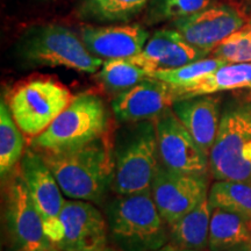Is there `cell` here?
<instances>
[{
	"mask_svg": "<svg viewBox=\"0 0 251 251\" xmlns=\"http://www.w3.org/2000/svg\"><path fill=\"white\" fill-rule=\"evenodd\" d=\"M39 152L70 199L99 202L112 186V150L105 136L75 149Z\"/></svg>",
	"mask_w": 251,
	"mask_h": 251,
	"instance_id": "6da1fadb",
	"label": "cell"
},
{
	"mask_svg": "<svg viewBox=\"0 0 251 251\" xmlns=\"http://www.w3.org/2000/svg\"><path fill=\"white\" fill-rule=\"evenodd\" d=\"M112 187L120 196L151 191L159 164L155 120L130 122L115 137Z\"/></svg>",
	"mask_w": 251,
	"mask_h": 251,
	"instance_id": "7a4b0ae2",
	"label": "cell"
},
{
	"mask_svg": "<svg viewBox=\"0 0 251 251\" xmlns=\"http://www.w3.org/2000/svg\"><path fill=\"white\" fill-rule=\"evenodd\" d=\"M15 54L27 68H67L94 74L103 61L91 54L79 36L61 25H42L25 31L15 46Z\"/></svg>",
	"mask_w": 251,
	"mask_h": 251,
	"instance_id": "3957f363",
	"label": "cell"
},
{
	"mask_svg": "<svg viewBox=\"0 0 251 251\" xmlns=\"http://www.w3.org/2000/svg\"><path fill=\"white\" fill-rule=\"evenodd\" d=\"M106 213L109 233L121 251H156L166 244L169 229L151 191L121 196L109 203Z\"/></svg>",
	"mask_w": 251,
	"mask_h": 251,
	"instance_id": "277c9868",
	"label": "cell"
},
{
	"mask_svg": "<svg viewBox=\"0 0 251 251\" xmlns=\"http://www.w3.org/2000/svg\"><path fill=\"white\" fill-rule=\"evenodd\" d=\"M209 169L216 180L251 183V100L231 102L224 109Z\"/></svg>",
	"mask_w": 251,
	"mask_h": 251,
	"instance_id": "5b68a950",
	"label": "cell"
},
{
	"mask_svg": "<svg viewBox=\"0 0 251 251\" xmlns=\"http://www.w3.org/2000/svg\"><path fill=\"white\" fill-rule=\"evenodd\" d=\"M108 126V114L102 100L96 94L75 97L47 129L34 137L37 151H63L85 146L102 137Z\"/></svg>",
	"mask_w": 251,
	"mask_h": 251,
	"instance_id": "8992f818",
	"label": "cell"
},
{
	"mask_svg": "<svg viewBox=\"0 0 251 251\" xmlns=\"http://www.w3.org/2000/svg\"><path fill=\"white\" fill-rule=\"evenodd\" d=\"M70 91L49 78L33 79L12 92L8 100L15 122L24 134L36 137L68 107Z\"/></svg>",
	"mask_w": 251,
	"mask_h": 251,
	"instance_id": "52a82bcc",
	"label": "cell"
},
{
	"mask_svg": "<svg viewBox=\"0 0 251 251\" xmlns=\"http://www.w3.org/2000/svg\"><path fill=\"white\" fill-rule=\"evenodd\" d=\"M5 221L9 241L17 251H50L43 221L36 211L23 172L12 175L5 197Z\"/></svg>",
	"mask_w": 251,
	"mask_h": 251,
	"instance_id": "ba28073f",
	"label": "cell"
},
{
	"mask_svg": "<svg viewBox=\"0 0 251 251\" xmlns=\"http://www.w3.org/2000/svg\"><path fill=\"white\" fill-rule=\"evenodd\" d=\"M156 125L159 162L181 174L208 176L209 157L198 146L172 107L153 119Z\"/></svg>",
	"mask_w": 251,
	"mask_h": 251,
	"instance_id": "9c48e42d",
	"label": "cell"
},
{
	"mask_svg": "<svg viewBox=\"0 0 251 251\" xmlns=\"http://www.w3.org/2000/svg\"><path fill=\"white\" fill-rule=\"evenodd\" d=\"M20 170L26 181L31 200L43 221L46 235L55 248L63 237L59 220L65 200L55 176L37 150H27L21 158Z\"/></svg>",
	"mask_w": 251,
	"mask_h": 251,
	"instance_id": "30bf717a",
	"label": "cell"
},
{
	"mask_svg": "<svg viewBox=\"0 0 251 251\" xmlns=\"http://www.w3.org/2000/svg\"><path fill=\"white\" fill-rule=\"evenodd\" d=\"M208 193V176L181 174L159 162L151 184V194L166 225L192 211Z\"/></svg>",
	"mask_w": 251,
	"mask_h": 251,
	"instance_id": "8fae6325",
	"label": "cell"
},
{
	"mask_svg": "<svg viewBox=\"0 0 251 251\" xmlns=\"http://www.w3.org/2000/svg\"><path fill=\"white\" fill-rule=\"evenodd\" d=\"M246 17L229 5H212L190 17L174 21L172 27L190 45L211 52L222 41L244 26Z\"/></svg>",
	"mask_w": 251,
	"mask_h": 251,
	"instance_id": "7c38bea8",
	"label": "cell"
},
{
	"mask_svg": "<svg viewBox=\"0 0 251 251\" xmlns=\"http://www.w3.org/2000/svg\"><path fill=\"white\" fill-rule=\"evenodd\" d=\"M59 220L63 237L56 249L63 251L96 250L106 247L107 226L105 219L90 201L65 200Z\"/></svg>",
	"mask_w": 251,
	"mask_h": 251,
	"instance_id": "4fadbf2b",
	"label": "cell"
},
{
	"mask_svg": "<svg viewBox=\"0 0 251 251\" xmlns=\"http://www.w3.org/2000/svg\"><path fill=\"white\" fill-rule=\"evenodd\" d=\"M176 97L171 86L164 81L148 77L113 99L112 109L121 122L152 120L165 109L172 107Z\"/></svg>",
	"mask_w": 251,
	"mask_h": 251,
	"instance_id": "5bb4252c",
	"label": "cell"
},
{
	"mask_svg": "<svg viewBox=\"0 0 251 251\" xmlns=\"http://www.w3.org/2000/svg\"><path fill=\"white\" fill-rule=\"evenodd\" d=\"M207 55H209V52L190 45L179 31L171 28L153 33L142 51L129 59L150 74L156 70L184 67L206 58Z\"/></svg>",
	"mask_w": 251,
	"mask_h": 251,
	"instance_id": "9a60e30c",
	"label": "cell"
},
{
	"mask_svg": "<svg viewBox=\"0 0 251 251\" xmlns=\"http://www.w3.org/2000/svg\"><path fill=\"white\" fill-rule=\"evenodd\" d=\"M80 39L96 57L120 59L139 55L148 42L149 33L141 25L85 26Z\"/></svg>",
	"mask_w": 251,
	"mask_h": 251,
	"instance_id": "2e32d148",
	"label": "cell"
},
{
	"mask_svg": "<svg viewBox=\"0 0 251 251\" xmlns=\"http://www.w3.org/2000/svg\"><path fill=\"white\" fill-rule=\"evenodd\" d=\"M172 111L209 157L221 121L220 98L212 94L176 100Z\"/></svg>",
	"mask_w": 251,
	"mask_h": 251,
	"instance_id": "e0dca14e",
	"label": "cell"
},
{
	"mask_svg": "<svg viewBox=\"0 0 251 251\" xmlns=\"http://www.w3.org/2000/svg\"><path fill=\"white\" fill-rule=\"evenodd\" d=\"M242 89H251V62L227 63L201 79L172 91L178 100Z\"/></svg>",
	"mask_w": 251,
	"mask_h": 251,
	"instance_id": "ac0fdd59",
	"label": "cell"
},
{
	"mask_svg": "<svg viewBox=\"0 0 251 251\" xmlns=\"http://www.w3.org/2000/svg\"><path fill=\"white\" fill-rule=\"evenodd\" d=\"M213 207L208 197L198 203L192 211L168 225L172 244L188 249L202 250L208 247L209 224Z\"/></svg>",
	"mask_w": 251,
	"mask_h": 251,
	"instance_id": "d6986e66",
	"label": "cell"
},
{
	"mask_svg": "<svg viewBox=\"0 0 251 251\" xmlns=\"http://www.w3.org/2000/svg\"><path fill=\"white\" fill-rule=\"evenodd\" d=\"M249 243V220L221 208H213L208 235L209 250L227 251Z\"/></svg>",
	"mask_w": 251,
	"mask_h": 251,
	"instance_id": "ffe728a7",
	"label": "cell"
},
{
	"mask_svg": "<svg viewBox=\"0 0 251 251\" xmlns=\"http://www.w3.org/2000/svg\"><path fill=\"white\" fill-rule=\"evenodd\" d=\"M151 0H81L77 15L81 20L97 24L126 23L144 8Z\"/></svg>",
	"mask_w": 251,
	"mask_h": 251,
	"instance_id": "44dd1931",
	"label": "cell"
},
{
	"mask_svg": "<svg viewBox=\"0 0 251 251\" xmlns=\"http://www.w3.org/2000/svg\"><path fill=\"white\" fill-rule=\"evenodd\" d=\"M208 200L213 208L251 219V183L216 180L209 188Z\"/></svg>",
	"mask_w": 251,
	"mask_h": 251,
	"instance_id": "7402d4cb",
	"label": "cell"
},
{
	"mask_svg": "<svg viewBox=\"0 0 251 251\" xmlns=\"http://www.w3.org/2000/svg\"><path fill=\"white\" fill-rule=\"evenodd\" d=\"M25 140L11 109L4 100L0 105V174L5 179L24 153Z\"/></svg>",
	"mask_w": 251,
	"mask_h": 251,
	"instance_id": "603a6c76",
	"label": "cell"
},
{
	"mask_svg": "<svg viewBox=\"0 0 251 251\" xmlns=\"http://www.w3.org/2000/svg\"><path fill=\"white\" fill-rule=\"evenodd\" d=\"M149 77V72L129 58L107 59L100 68L98 78L111 91L124 92Z\"/></svg>",
	"mask_w": 251,
	"mask_h": 251,
	"instance_id": "cb8c5ba5",
	"label": "cell"
},
{
	"mask_svg": "<svg viewBox=\"0 0 251 251\" xmlns=\"http://www.w3.org/2000/svg\"><path fill=\"white\" fill-rule=\"evenodd\" d=\"M225 64H227V62L224 59L215 57L202 58L180 68L152 71L149 74V77L164 81L171 86L172 90H177L201 79Z\"/></svg>",
	"mask_w": 251,
	"mask_h": 251,
	"instance_id": "d4e9b609",
	"label": "cell"
},
{
	"mask_svg": "<svg viewBox=\"0 0 251 251\" xmlns=\"http://www.w3.org/2000/svg\"><path fill=\"white\" fill-rule=\"evenodd\" d=\"M214 0H151L148 5L150 24L179 20L213 5Z\"/></svg>",
	"mask_w": 251,
	"mask_h": 251,
	"instance_id": "484cf974",
	"label": "cell"
},
{
	"mask_svg": "<svg viewBox=\"0 0 251 251\" xmlns=\"http://www.w3.org/2000/svg\"><path fill=\"white\" fill-rule=\"evenodd\" d=\"M212 57L227 63L251 62V19L229 35L211 52Z\"/></svg>",
	"mask_w": 251,
	"mask_h": 251,
	"instance_id": "4316f807",
	"label": "cell"
},
{
	"mask_svg": "<svg viewBox=\"0 0 251 251\" xmlns=\"http://www.w3.org/2000/svg\"><path fill=\"white\" fill-rule=\"evenodd\" d=\"M156 251H201V250L188 249V248H181V247L175 246V244H165V246H163L161 249H158Z\"/></svg>",
	"mask_w": 251,
	"mask_h": 251,
	"instance_id": "83f0119b",
	"label": "cell"
},
{
	"mask_svg": "<svg viewBox=\"0 0 251 251\" xmlns=\"http://www.w3.org/2000/svg\"><path fill=\"white\" fill-rule=\"evenodd\" d=\"M227 251H251V243L246 244V246H242V247L235 248V249L227 250Z\"/></svg>",
	"mask_w": 251,
	"mask_h": 251,
	"instance_id": "f1b7e54d",
	"label": "cell"
},
{
	"mask_svg": "<svg viewBox=\"0 0 251 251\" xmlns=\"http://www.w3.org/2000/svg\"><path fill=\"white\" fill-rule=\"evenodd\" d=\"M50 251H63V250H59V249H56V248H51V250ZM84 251H113L112 249H109V248L105 247V248H101V249H96V250H84Z\"/></svg>",
	"mask_w": 251,
	"mask_h": 251,
	"instance_id": "f546056e",
	"label": "cell"
},
{
	"mask_svg": "<svg viewBox=\"0 0 251 251\" xmlns=\"http://www.w3.org/2000/svg\"><path fill=\"white\" fill-rule=\"evenodd\" d=\"M249 227H250V230H251V219L249 220Z\"/></svg>",
	"mask_w": 251,
	"mask_h": 251,
	"instance_id": "4dcf8cb0",
	"label": "cell"
}]
</instances>
